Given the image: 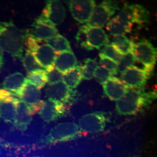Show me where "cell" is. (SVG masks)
<instances>
[{
  "instance_id": "cell-1",
  "label": "cell",
  "mask_w": 157,
  "mask_h": 157,
  "mask_svg": "<svg viewBox=\"0 0 157 157\" xmlns=\"http://www.w3.org/2000/svg\"><path fill=\"white\" fill-rule=\"evenodd\" d=\"M157 100V90L145 91L129 88L116 104V110L121 115H135L142 112Z\"/></svg>"
},
{
  "instance_id": "cell-2",
  "label": "cell",
  "mask_w": 157,
  "mask_h": 157,
  "mask_svg": "<svg viewBox=\"0 0 157 157\" xmlns=\"http://www.w3.org/2000/svg\"><path fill=\"white\" fill-rule=\"evenodd\" d=\"M28 33L12 21L0 22V47L12 56L22 59Z\"/></svg>"
},
{
  "instance_id": "cell-3",
  "label": "cell",
  "mask_w": 157,
  "mask_h": 157,
  "mask_svg": "<svg viewBox=\"0 0 157 157\" xmlns=\"http://www.w3.org/2000/svg\"><path fill=\"white\" fill-rule=\"evenodd\" d=\"M28 33L25 42L27 51L31 52L39 65L45 70L53 67L57 52L46 43Z\"/></svg>"
},
{
  "instance_id": "cell-4",
  "label": "cell",
  "mask_w": 157,
  "mask_h": 157,
  "mask_svg": "<svg viewBox=\"0 0 157 157\" xmlns=\"http://www.w3.org/2000/svg\"><path fill=\"white\" fill-rule=\"evenodd\" d=\"M79 128L76 124L62 123L53 127L48 135L35 146L39 147L73 140L79 135Z\"/></svg>"
},
{
  "instance_id": "cell-5",
  "label": "cell",
  "mask_w": 157,
  "mask_h": 157,
  "mask_svg": "<svg viewBox=\"0 0 157 157\" xmlns=\"http://www.w3.org/2000/svg\"><path fill=\"white\" fill-rule=\"evenodd\" d=\"M132 52L136 60L141 63L144 69L152 75L156 62L157 53L151 42L146 39L134 42Z\"/></svg>"
},
{
  "instance_id": "cell-6",
  "label": "cell",
  "mask_w": 157,
  "mask_h": 157,
  "mask_svg": "<svg viewBox=\"0 0 157 157\" xmlns=\"http://www.w3.org/2000/svg\"><path fill=\"white\" fill-rule=\"evenodd\" d=\"M116 17L131 26L135 24L141 26L148 22L149 14L143 6L125 3Z\"/></svg>"
},
{
  "instance_id": "cell-7",
  "label": "cell",
  "mask_w": 157,
  "mask_h": 157,
  "mask_svg": "<svg viewBox=\"0 0 157 157\" xmlns=\"http://www.w3.org/2000/svg\"><path fill=\"white\" fill-rule=\"evenodd\" d=\"M120 4L117 1H106L95 7L87 25L92 27H103L116 11L119 10Z\"/></svg>"
},
{
  "instance_id": "cell-8",
  "label": "cell",
  "mask_w": 157,
  "mask_h": 157,
  "mask_svg": "<svg viewBox=\"0 0 157 157\" xmlns=\"http://www.w3.org/2000/svg\"><path fill=\"white\" fill-rule=\"evenodd\" d=\"M17 98L21 99L29 106L32 115L39 112L42 101L41 100L40 89L27 79L25 84L21 90L15 94Z\"/></svg>"
},
{
  "instance_id": "cell-9",
  "label": "cell",
  "mask_w": 157,
  "mask_h": 157,
  "mask_svg": "<svg viewBox=\"0 0 157 157\" xmlns=\"http://www.w3.org/2000/svg\"><path fill=\"white\" fill-rule=\"evenodd\" d=\"M151 76L144 68L132 66L121 73V80L129 88L143 90Z\"/></svg>"
},
{
  "instance_id": "cell-10",
  "label": "cell",
  "mask_w": 157,
  "mask_h": 157,
  "mask_svg": "<svg viewBox=\"0 0 157 157\" xmlns=\"http://www.w3.org/2000/svg\"><path fill=\"white\" fill-rule=\"evenodd\" d=\"M48 99L67 105L73 104L77 99V92L68 87L63 81L49 84L45 89Z\"/></svg>"
},
{
  "instance_id": "cell-11",
  "label": "cell",
  "mask_w": 157,
  "mask_h": 157,
  "mask_svg": "<svg viewBox=\"0 0 157 157\" xmlns=\"http://www.w3.org/2000/svg\"><path fill=\"white\" fill-rule=\"evenodd\" d=\"M107 117L105 113L96 112L86 114L78 121V128L82 132L99 133L105 129Z\"/></svg>"
},
{
  "instance_id": "cell-12",
  "label": "cell",
  "mask_w": 157,
  "mask_h": 157,
  "mask_svg": "<svg viewBox=\"0 0 157 157\" xmlns=\"http://www.w3.org/2000/svg\"><path fill=\"white\" fill-rule=\"evenodd\" d=\"M18 99L13 93L0 89V119L13 123Z\"/></svg>"
},
{
  "instance_id": "cell-13",
  "label": "cell",
  "mask_w": 157,
  "mask_h": 157,
  "mask_svg": "<svg viewBox=\"0 0 157 157\" xmlns=\"http://www.w3.org/2000/svg\"><path fill=\"white\" fill-rule=\"evenodd\" d=\"M71 14L76 21L80 23L88 22L95 7V1H67Z\"/></svg>"
},
{
  "instance_id": "cell-14",
  "label": "cell",
  "mask_w": 157,
  "mask_h": 157,
  "mask_svg": "<svg viewBox=\"0 0 157 157\" xmlns=\"http://www.w3.org/2000/svg\"><path fill=\"white\" fill-rule=\"evenodd\" d=\"M66 112L67 105L48 99L42 101V106L38 113L44 121L50 123L63 116Z\"/></svg>"
},
{
  "instance_id": "cell-15",
  "label": "cell",
  "mask_w": 157,
  "mask_h": 157,
  "mask_svg": "<svg viewBox=\"0 0 157 157\" xmlns=\"http://www.w3.org/2000/svg\"><path fill=\"white\" fill-rule=\"evenodd\" d=\"M40 17L56 26L60 25L64 21L66 17V9L60 1H48Z\"/></svg>"
},
{
  "instance_id": "cell-16",
  "label": "cell",
  "mask_w": 157,
  "mask_h": 157,
  "mask_svg": "<svg viewBox=\"0 0 157 157\" xmlns=\"http://www.w3.org/2000/svg\"><path fill=\"white\" fill-rule=\"evenodd\" d=\"M29 33L39 40L45 41L58 34L56 27L41 17L36 20Z\"/></svg>"
},
{
  "instance_id": "cell-17",
  "label": "cell",
  "mask_w": 157,
  "mask_h": 157,
  "mask_svg": "<svg viewBox=\"0 0 157 157\" xmlns=\"http://www.w3.org/2000/svg\"><path fill=\"white\" fill-rule=\"evenodd\" d=\"M104 94L111 101H118L127 92L129 88L117 77L112 76L103 84Z\"/></svg>"
},
{
  "instance_id": "cell-18",
  "label": "cell",
  "mask_w": 157,
  "mask_h": 157,
  "mask_svg": "<svg viewBox=\"0 0 157 157\" xmlns=\"http://www.w3.org/2000/svg\"><path fill=\"white\" fill-rule=\"evenodd\" d=\"M32 120L33 115L29 106L24 102L18 99L16 105V113L13 122L14 126L20 131H25Z\"/></svg>"
},
{
  "instance_id": "cell-19",
  "label": "cell",
  "mask_w": 157,
  "mask_h": 157,
  "mask_svg": "<svg viewBox=\"0 0 157 157\" xmlns=\"http://www.w3.org/2000/svg\"><path fill=\"white\" fill-rule=\"evenodd\" d=\"M86 33L88 43L93 50L99 49L109 42V37L103 29L87 25Z\"/></svg>"
},
{
  "instance_id": "cell-20",
  "label": "cell",
  "mask_w": 157,
  "mask_h": 157,
  "mask_svg": "<svg viewBox=\"0 0 157 157\" xmlns=\"http://www.w3.org/2000/svg\"><path fill=\"white\" fill-rule=\"evenodd\" d=\"M77 59L72 50L57 53L54 64L61 73H66L77 66Z\"/></svg>"
},
{
  "instance_id": "cell-21",
  "label": "cell",
  "mask_w": 157,
  "mask_h": 157,
  "mask_svg": "<svg viewBox=\"0 0 157 157\" xmlns=\"http://www.w3.org/2000/svg\"><path fill=\"white\" fill-rule=\"evenodd\" d=\"M26 80V78L22 73L15 72L5 78L3 82V87L15 95L23 87Z\"/></svg>"
},
{
  "instance_id": "cell-22",
  "label": "cell",
  "mask_w": 157,
  "mask_h": 157,
  "mask_svg": "<svg viewBox=\"0 0 157 157\" xmlns=\"http://www.w3.org/2000/svg\"><path fill=\"white\" fill-rule=\"evenodd\" d=\"M132 28L116 17L109 20L106 26L108 33L114 36L129 33L132 32Z\"/></svg>"
},
{
  "instance_id": "cell-23",
  "label": "cell",
  "mask_w": 157,
  "mask_h": 157,
  "mask_svg": "<svg viewBox=\"0 0 157 157\" xmlns=\"http://www.w3.org/2000/svg\"><path fill=\"white\" fill-rule=\"evenodd\" d=\"M82 78L81 68L78 66L63 75V82L71 89L77 87L80 84Z\"/></svg>"
},
{
  "instance_id": "cell-24",
  "label": "cell",
  "mask_w": 157,
  "mask_h": 157,
  "mask_svg": "<svg viewBox=\"0 0 157 157\" xmlns=\"http://www.w3.org/2000/svg\"><path fill=\"white\" fill-rule=\"evenodd\" d=\"M45 42L57 53L71 50L67 39L59 34L45 40Z\"/></svg>"
},
{
  "instance_id": "cell-25",
  "label": "cell",
  "mask_w": 157,
  "mask_h": 157,
  "mask_svg": "<svg viewBox=\"0 0 157 157\" xmlns=\"http://www.w3.org/2000/svg\"><path fill=\"white\" fill-rule=\"evenodd\" d=\"M134 42L124 35L113 37L112 45L122 55L132 52Z\"/></svg>"
},
{
  "instance_id": "cell-26",
  "label": "cell",
  "mask_w": 157,
  "mask_h": 157,
  "mask_svg": "<svg viewBox=\"0 0 157 157\" xmlns=\"http://www.w3.org/2000/svg\"><path fill=\"white\" fill-rule=\"evenodd\" d=\"M98 67L96 59L88 58L84 60V64L81 68L82 79L90 80L93 78L95 71Z\"/></svg>"
},
{
  "instance_id": "cell-27",
  "label": "cell",
  "mask_w": 157,
  "mask_h": 157,
  "mask_svg": "<svg viewBox=\"0 0 157 157\" xmlns=\"http://www.w3.org/2000/svg\"><path fill=\"white\" fill-rule=\"evenodd\" d=\"M26 78L40 89L47 82L45 70L42 69L29 73Z\"/></svg>"
},
{
  "instance_id": "cell-28",
  "label": "cell",
  "mask_w": 157,
  "mask_h": 157,
  "mask_svg": "<svg viewBox=\"0 0 157 157\" xmlns=\"http://www.w3.org/2000/svg\"><path fill=\"white\" fill-rule=\"evenodd\" d=\"M21 59L24 67L28 74L42 69V67L39 65L33 55L29 52L27 51Z\"/></svg>"
},
{
  "instance_id": "cell-29",
  "label": "cell",
  "mask_w": 157,
  "mask_h": 157,
  "mask_svg": "<svg viewBox=\"0 0 157 157\" xmlns=\"http://www.w3.org/2000/svg\"><path fill=\"white\" fill-rule=\"evenodd\" d=\"M136 62L134 54L132 52L123 55L117 65L118 72L122 73L128 68L133 66Z\"/></svg>"
},
{
  "instance_id": "cell-30",
  "label": "cell",
  "mask_w": 157,
  "mask_h": 157,
  "mask_svg": "<svg viewBox=\"0 0 157 157\" xmlns=\"http://www.w3.org/2000/svg\"><path fill=\"white\" fill-rule=\"evenodd\" d=\"M101 53L117 63L119 62L123 56L112 44L105 45L102 49Z\"/></svg>"
},
{
  "instance_id": "cell-31",
  "label": "cell",
  "mask_w": 157,
  "mask_h": 157,
  "mask_svg": "<svg viewBox=\"0 0 157 157\" xmlns=\"http://www.w3.org/2000/svg\"><path fill=\"white\" fill-rule=\"evenodd\" d=\"M86 28V25L82 26L79 28L76 34V40L78 44L83 49L88 51L93 50L88 43Z\"/></svg>"
},
{
  "instance_id": "cell-32",
  "label": "cell",
  "mask_w": 157,
  "mask_h": 157,
  "mask_svg": "<svg viewBox=\"0 0 157 157\" xmlns=\"http://www.w3.org/2000/svg\"><path fill=\"white\" fill-rule=\"evenodd\" d=\"M45 73L47 82L49 84H52L62 81L63 79V73L53 66L46 70Z\"/></svg>"
},
{
  "instance_id": "cell-33",
  "label": "cell",
  "mask_w": 157,
  "mask_h": 157,
  "mask_svg": "<svg viewBox=\"0 0 157 157\" xmlns=\"http://www.w3.org/2000/svg\"><path fill=\"white\" fill-rule=\"evenodd\" d=\"M113 73L102 66H98L96 68L94 76L96 81L103 84L108 78L113 76Z\"/></svg>"
},
{
  "instance_id": "cell-34",
  "label": "cell",
  "mask_w": 157,
  "mask_h": 157,
  "mask_svg": "<svg viewBox=\"0 0 157 157\" xmlns=\"http://www.w3.org/2000/svg\"><path fill=\"white\" fill-rule=\"evenodd\" d=\"M100 63L101 66L109 70L113 74L116 75L117 74V63L101 53L100 55Z\"/></svg>"
},
{
  "instance_id": "cell-35",
  "label": "cell",
  "mask_w": 157,
  "mask_h": 157,
  "mask_svg": "<svg viewBox=\"0 0 157 157\" xmlns=\"http://www.w3.org/2000/svg\"><path fill=\"white\" fill-rule=\"evenodd\" d=\"M10 145H9V144H7V143H5L2 140L0 139V157H2L4 150L9 148L10 147Z\"/></svg>"
},
{
  "instance_id": "cell-36",
  "label": "cell",
  "mask_w": 157,
  "mask_h": 157,
  "mask_svg": "<svg viewBox=\"0 0 157 157\" xmlns=\"http://www.w3.org/2000/svg\"><path fill=\"white\" fill-rule=\"evenodd\" d=\"M4 63V56L2 50L0 47V70L2 68Z\"/></svg>"
},
{
  "instance_id": "cell-37",
  "label": "cell",
  "mask_w": 157,
  "mask_h": 157,
  "mask_svg": "<svg viewBox=\"0 0 157 157\" xmlns=\"http://www.w3.org/2000/svg\"><path fill=\"white\" fill-rule=\"evenodd\" d=\"M40 157V156H32V157Z\"/></svg>"
},
{
  "instance_id": "cell-38",
  "label": "cell",
  "mask_w": 157,
  "mask_h": 157,
  "mask_svg": "<svg viewBox=\"0 0 157 157\" xmlns=\"http://www.w3.org/2000/svg\"></svg>"
}]
</instances>
